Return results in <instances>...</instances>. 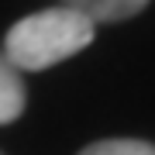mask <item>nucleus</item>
Here are the masks:
<instances>
[{
  "mask_svg": "<svg viewBox=\"0 0 155 155\" xmlns=\"http://www.w3.org/2000/svg\"><path fill=\"white\" fill-rule=\"evenodd\" d=\"M93 31L97 24H90L83 14L59 4L21 17L4 38V55L17 72H38L83 52L93 41Z\"/></svg>",
  "mask_w": 155,
  "mask_h": 155,
  "instance_id": "1",
  "label": "nucleus"
},
{
  "mask_svg": "<svg viewBox=\"0 0 155 155\" xmlns=\"http://www.w3.org/2000/svg\"><path fill=\"white\" fill-rule=\"evenodd\" d=\"M59 4L83 14L90 24H117V21L141 14L148 7V0H59Z\"/></svg>",
  "mask_w": 155,
  "mask_h": 155,
  "instance_id": "2",
  "label": "nucleus"
},
{
  "mask_svg": "<svg viewBox=\"0 0 155 155\" xmlns=\"http://www.w3.org/2000/svg\"><path fill=\"white\" fill-rule=\"evenodd\" d=\"M24 79L21 72H17L11 62H7V55L0 52V124H11L17 121V117L24 114Z\"/></svg>",
  "mask_w": 155,
  "mask_h": 155,
  "instance_id": "3",
  "label": "nucleus"
},
{
  "mask_svg": "<svg viewBox=\"0 0 155 155\" xmlns=\"http://www.w3.org/2000/svg\"><path fill=\"white\" fill-rule=\"evenodd\" d=\"M79 155H155V145L138 138H107V141L86 145Z\"/></svg>",
  "mask_w": 155,
  "mask_h": 155,
  "instance_id": "4",
  "label": "nucleus"
},
{
  "mask_svg": "<svg viewBox=\"0 0 155 155\" xmlns=\"http://www.w3.org/2000/svg\"><path fill=\"white\" fill-rule=\"evenodd\" d=\"M0 155H4V152H0Z\"/></svg>",
  "mask_w": 155,
  "mask_h": 155,
  "instance_id": "5",
  "label": "nucleus"
}]
</instances>
